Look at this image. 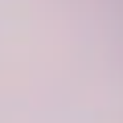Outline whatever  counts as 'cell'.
Listing matches in <instances>:
<instances>
[{"mask_svg": "<svg viewBox=\"0 0 123 123\" xmlns=\"http://www.w3.org/2000/svg\"><path fill=\"white\" fill-rule=\"evenodd\" d=\"M17 115V111H8ZM25 119H37V123H53V119H41V115H25ZM57 123H111V119H57Z\"/></svg>", "mask_w": 123, "mask_h": 123, "instance_id": "obj_1", "label": "cell"}]
</instances>
